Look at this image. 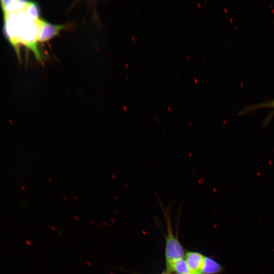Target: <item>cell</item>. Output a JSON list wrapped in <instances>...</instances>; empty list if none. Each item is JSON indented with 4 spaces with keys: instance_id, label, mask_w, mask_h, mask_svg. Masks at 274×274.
I'll return each mask as SVG.
<instances>
[{
    "instance_id": "obj_1",
    "label": "cell",
    "mask_w": 274,
    "mask_h": 274,
    "mask_svg": "<svg viewBox=\"0 0 274 274\" xmlns=\"http://www.w3.org/2000/svg\"><path fill=\"white\" fill-rule=\"evenodd\" d=\"M4 33L18 53L20 45L28 48L36 58L42 61L43 57L39 50L41 32L47 21L40 17L39 5L31 2L23 1L16 10L4 13Z\"/></svg>"
},
{
    "instance_id": "obj_2",
    "label": "cell",
    "mask_w": 274,
    "mask_h": 274,
    "mask_svg": "<svg viewBox=\"0 0 274 274\" xmlns=\"http://www.w3.org/2000/svg\"><path fill=\"white\" fill-rule=\"evenodd\" d=\"M167 235L166 238L165 259L166 263L184 257V249L172 232L169 222L167 220Z\"/></svg>"
},
{
    "instance_id": "obj_3",
    "label": "cell",
    "mask_w": 274,
    "mask_h": 274,
    "mask_svg": "<svg viewBox=\"0 0 274 274\" xmlns=\"http://www.w3.org/2000/svg\"><path fill=\"white\" fill-rule=\"evenodd\" d=\"M205 257L198 252H189L185 255V261L195 274L201 273Z\"/></svg>"
},
{
    "instance_id": "obj_4",
    "label": "cell",
    "mask_w": 274,
    "mask_h": 274,
    "mask_svg": "<svg viewBox=\"0 0 274 274\" xmlns=\"http://www.w3.org/2000/svg\"><path fill=\"white\" fill-rule=\"evenodd\" d=\"M166 270L175 274H195L188 266L185 260L179 258L166 263Z\"/></svg>"
},
{
    "instance_id": "obj_5",
    "label": "cell",
    "mask_w": 274,
    "mask_h": 274,
    "mask_svg": "<svg viewBox=\"0 0 274 274\" xmlns=\"http://www.w3.org/2000/svg\"><path fill=\"white\" fill-rule=\"evenodd\" d=\"M223 267L212 259L205 257L202 272L206 274H216L222 272Z\"/></svg>"
},
{
    "instance_id": "obj_6",
    "label": "cell",
    "mask_w": 274,
    "mask_h": 274,
    "mask_svg": "<svg viewBox=\"0 0 274 274\" xmlns=\"http://www.w3.org/2000/svg\"><path fill=\"white\" fill-rule=\"evenodd\" d=\"M274 108V100L269 101L266 102H263L262 104H258L256 106H254L246 110V111H250L251 110H255L260 108Z\"/></svg>"
},
{
    "instance_id": "obj_7",
    "label": "cell",
    "mask_w": 274,
    "mask_h": 274,
    "mask_svg": "<svg viewBox=\"0 0 274 274\" xmlns=\"http://www.w3.org/2000/svg\"><path fill=\"white\" fill-rule=\"evenodd\" d=\"M161 274H170L168 271H167L166 270V271L163 272Z\"/></svg>"
},
{
    "instance_id": "obj_8",
    "label": "cell",
    "mask_w": 274,
    "mask_h": 274,
    "mask_svg": "<svg viewBox=\"0 0 274 274\" xmlns=\"http://www.w3.org/2000/svg\"><path fill=\"white\" fill-rule=\"evenodd\" d=\"M197 274H204V273H197Z\"/></svg>"
}]
</instances>
